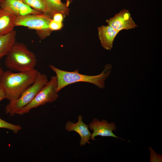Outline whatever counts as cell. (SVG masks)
Returning a JSON list of instances; mask_svg holds the SVG:
<instances>
[{"mask_svg": "<svg viewBox=\"0 0 162 162\" xmlns=\"http://www.w3.org/2000/svg\"><path fill=\"white\" fill-rule=\"evenodd\" d=\"M39 72L35 68L15 73L4 71L0 77V89L4 91L5 99L10 102L19 98L34 83Z\"/></svg>", "mask_w": 162, "mask_h": 162, "instance_id": "cell-1", "label": "cell"}, {"mask_svg": "<svg viewBox=\"0 0 162 162\" xmlns=\"http://www.w3.org/2000/svg\"><path fill=\"white\" fill-rule=\"evenodd\" d=\"M49 67L56 74L58 92L65 86L79 82L92 83L100 88H104L105 86V81L110 75L112 68L111 64H107L101 73L91 76L80 74L78 70L70 72L61 70L52 65H50Z\"/></svg>", "mask_w": 162, "mask_h": 162, "instance_id": "cell-2", "label": "cell"}, {"mask_svg": "<svg viewBox=\"0 0 162 162\" xmlns=\"http://www.w3.org/2000/svg\"><path fill=\"white\" fill-rule=\"evenodd\" d=\"M37 59L24 43L16 42L5 56V65L10 70L24 72L35 68Z\"/></svg>", "mask_w": 162, "mask_h": 162, "instance_id": "cell-3", "label": "cell"}, {"mask_svg": "<svg viewBox=\"0 0 162 162\" xmlns=\"http://www.w3.org/2000/svg\"><path fill=\"white\" fill-rule=\"evenodd\" d=\"M47 76L39 72L36 79L17 99L9 102L6 105L5 111L7 114L13 116L21 108L28 105L48 82Z\"/></svg>", "mask_w": 162, "mask_h": 162, "instance_id": "cell-4", "label": "cell"}, {"mask_svg": "<svg viewBox=\"0 0 162 162\" xmlns=\"http://www.w3.org/2000/svg\"><path fill=\"white\" fill-rule=\"evenodd\" d=\"M52 17L48 14L40 13L28 14L16 17L15 26H23L35 30L41 39L49 36L52 31L49 24Z\"/></svg>", "mask_w": 162, "mask_h": 162, "instance_id": "cell-5", "label": "cell"}, {"mask_svg": "<svg viewBox=\"0 0 162 162\" xmlns=\"http://www.w3.org/2000/svg\"><path fill=\"white\" fill-rule=\"evenodd\" d=\"M57 80L56 76H52L28 105L18 110L16 114L21 115L28 113L32 109L46 103L56 101L58 97L57 90Z\"/></svg>", "mask_w": 162, "mask_h": 162, "instance_id": "cell-6", "label": "cell"}, {"mask_svg": "<svg viewBox=\"0 0 162 162\" xmlns=\"http://www.w3.org/2000/svg\"><path fill=\"white\" fill-rule=\"evenodd\" d=\"M106 22L116 30L120 31L134 28L137 26L134 21L129 11L125 9L121 10Z\"/></svg>", "mask_w": 162, "mask_h": 162, "instance_id": "cell-7", "label": "cell"}, {"mask_svg": "<svg viewBox=\"0 0 162 162\" xmlns=\"http://www.w3.org/2000/svg\"><path fill=\"white\" fill-rule=\"evenodd\" d=\"M88 127L93 131L91 134L90 139L94 140V137L98 136H111L118 138L123 140V139L118 137L113 133L116 130V127L113 122L109 123L107 121L102 120L100 121L97 118H94L92 122L89 124Z\"/></svg>", "mask_w": 162, "mask_h": 162, "instance_id": "cell-8", "label": "cell"}, {"mask_svg": "<svg viewBox=\"0 0 162 162\" xmlns=\"http://www.w3.org/2000/svg\"><path fill=\"white\" fill-rule=\"evenodd\" d=\"M78 118V121L76 123L68 121L65 124V129L68 131H74L80 135L81 137L80 144L82 146L87 143H90L88 141L90 139L91 134L88 129V125L82 121V116L79 115Z\"/></svg>", "mask_w": 162, "mask_h": 162, "instance_id": "cell-9", "label": "cell"}, {"mask_svg": "<svg viewBox=\"0 0 162 162\" xmlns=\"http://www.w3.org/2000/svg\"><path fill=\"white\" fill-rule=\"evenodd\" d=\"M0 6L1 8L7 7L10 9L16 17L41 13L29 7L21 0H5L0 3Z\"/></svg>", "mask_w": 162, "mask_h": 162, "instance_id": "cell-10", "label": "cell"}, {"mask_svg": "<svg viewBox=\"0 0 162 162\" xmlns=\"http://www.w3.org/2000/svg\"><path fill=\"white\" fill-rule=\"evenodd\" d=\"M98 36L102 46L105 50H111L114 40L120 31L111 26H102L98 27Z\"/></svg>", "mask_w": 162, "mask_h": 162, "instance_id": "cell-11", "label": "cell"}, {"mask_svg": "<svg viewBox=\"0 0 162 162\" xmlns=\"http://www.w3.org/2000/svg\"><path fill=\"white\" fill-rule=\"evenodd\" d=\"M16 16L8 8H1L0 10V36L7 34L14 29Z\"/></svg>", "mask_w": 162, "mask_h": 162, "instance_id": "cell-12", "label": "cell"}, {"mask_svg": "<svg viewBox=\"0 0 162 162\" xmlns=\"http://www.w3.org/2000/svg\"><path fill=\"white\" fill-rule=\"evenodd\" d=\"M16 32L14 30L0 36V59L6 55L16 42Z\"/></svg>", "mask_w": 162, "mask_h": 162, "instance_id": "cell-13", "label": "cell"}, {"mask_svg": "<svg viewBox=\"0 0 162 162\" xmlns=\"http://www.w3.org/2000/svg\"><path fill=\"white\" fill-rule=\"evenodd\" d=\"M52 16L57 13L63 15H68L69 9L66 4H64L61 0H44Z\"/></svg>", "mask_w": 162, "mask_h": 162, "instance_id": "cell-14", "label": "cell"}, {"mask_svg": "<svg viewBox=\"0 0 162 162\" xmlns=\"http://www.w3.org/2000/svg\"><path fill=\"white\" fill-rule=\"evenodd\" d=\"M34 10L42 13L52 16L44 0H21Z\"/></svg>", "mask_w": 162, "mask_h": 162, "instance_id": "cell-15", "label": "cell"}, {"mask_svg": "<svg viewBox=\"0 0 162 162\" xmlns=\"http://www.w3.org/2000/svg\"><path fill=\"white\" fill-rule=\"evenodd\" d=\"M0 128L10 130L16 134L21 130L22 127L20 125H15L7 122L0 117Z\"/></svg>", "mask_w": 162, "mask_h": 162, "instance_id": "cell-16", "label": "cell"}, {"mask_svg": "<svg viewBox=\"0 0 162 162\" xmlns=\"http://www.w3.org/2000/svg\"><path fill=\"white\" fill-rule=\"evenodd\" d=\"M63 26L62 22H57L52 19L51 20L49 24V28L52 31L60 30Z\"/></svg>", "mask_w": 162, "mask_h": 162, "instance_id": "cell-17", "label": "cell"}, {"mask_svg": "<svg viewBox=\"0 0 162 162\" xmlns=\"http://www.w3.org/2000/svg\"><path fill=\"white\" fill-rule=\"evenodd\" d=\"M63 19V15L60 13L55 14L52 17V19L56 21L62 22Z\"/></svg>", "mask_w": 162, "mask_h": 162, "instance_id": "cell-18", "label": "cell"}, {"mask_svg": "<svg viewBox=\"0 0 162 162\" xmlns=\"http://www.w3.org/2000/svg\"><path fill=\"white\" fill-rule=\"evenodd\" d=\"M4 99H5L4 92L3 89H0V102Z\"/></svg>", "mask_w": 162, "mask_h": 162, "instance_id": "cell-19", "label": "cell"}, {"mask_svg": "<svg viewBox=\"0 0 162 162\" xmlns=\"http://www.w3.org/2000/svg\"><path fill=\"white\" fill-rule=\"evenodd\" d=\"M3 71V68L1 66V64L0 63V77Z\"/></svg>", "mask_w": 162, "mask_h": 162, "instance_id": "cell-20", "label": "cell"}, {"mask_svg": "<svg viewBox=\"0 0 162 162\" xmlns=\"http://www.w3.org/2000/svg\"><path fill=\"white\" fill-rule=\"evenodd\" d=\"M66 1V4L68 7L70 3L72 1V0H65Z\"/></svg>", "mask_w": 162, "mask_h": 162, "instance_id": "cell-21", "label": "cell"}, {"mask_svg": "<svg viewBox=\"0 0 162 162\" xmlns=\"http://www.w3.org/2000/svg\"><path fill=\"white\" fill-rule=\"evenodd\" d=\"M4 0H0V3H2V2H3Z\"/></svg>", "mask_w": 162, "mask_h": 162, "instance_id": "cell-22", "label": "cell"}, {"mask_svg": "<svg viewBox=\"0 0 162 162\" xmlns=\"http://www.w3.org/2000/svg\"><path fill=\"white\" fill-rule=\"evenodd\" d=\"M1 9V7H0V10Z\"/></svg>", "mask_w": 162, "mask_h": 162, "instance_id": "cell-23", "label": "cell"}]
</instances>
